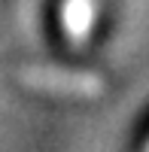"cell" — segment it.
Segmentation results:
<instances>
[{"label": "cell", "instance_id": "1", "mask_svg": "<svg viewBox=\"0 0 149 152\" xmlns=\"http://www.w3.org/2000/svg\"><path fill=\"white\" fill-rule=\"evenodd\" d=\"M21 82L43 94L58 97H97L104 94V79L88 70H64V67H28L21 70Z\"/></svg>", "mask_w": 149, "mask_h": 152}, {"label": "cell", "instance_id": "3", "mask_svg": "<svg viewBox=\"0 0 149 152\" xmlns=\"http://www.w3.org/2000/svg\"><path fill=\"white\" fill-rule=\"evenodd\" d=\"M146 152H149V143H146Z\"/></svg>", "mask_w": 149, "mask_h": 152}, {"label": "cell", "instance_id": "2", "mask_svg": "<svg viewBox=\"0 0 149 152\" xmlns=\"http://www.w3.org/2000/svg\"><path fill=\"white\" fill-rule=\"evenodd\" d=\"M97 0H64L61 3V31L70 46H85L91 40V31L97 24Z\"/></svg>", "mask_w": 149, "mask_h": 152}]
</instances>
